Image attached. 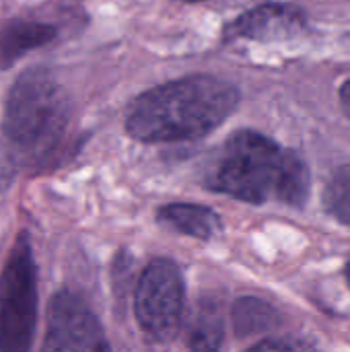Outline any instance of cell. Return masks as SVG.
Masks as SVG:
<instances>
[{
    "label": "cell",
    "instance_id": "2e32d148",
    "mask_svg": "<svg viewBox=\"0 0 350 352\" xmlns=\"http://www.w3.org/2000/svg\"><path fill=\"white\" fill-rule=\"evenodd\" d=\"M177 2H202V0H177Z\"/></svg>",
    "mask_w": 350,
    "mask_h": 352
},
{
    "label": "cell",
    "instance_id": "3957f363",
    "mask_svg": "<svg viewBox=\"0 0 350 352\" xmlns=\"http://www.w3.org/2000/svg\"><path fill=\"white\" fill-rule=\"evenodd\" d=\"M72 103L62 85L43 68L23 72L8 91L4 138L23 163L43 165L68 140Z\"/></svg>",
    "mask_w": 350,
    "mask_h": 352
},
{
    "label": "cell",
    "instance_id": "5bb4252c",
    "mask_svg": "<svg viewBox=\"0 0 350 352\" xmlns=\"http://www.w3.org/2000/svg\"><path fill=\"white\" fill-rule=\"evenodd\" d=\"M340 103H342L347 116H350V80H347L340 89Z\"/></svg>",
    "mask_w": 350,
    "mask_h": 352
},
{
    "label": "cell",
    "instance_id": "ba28073f",
    "mask_svg": "<svg viewBox=\"0 0 350 352\" xmlns=\"http://www.w3.org/2000/svg\"><path fill=\"white\" fill-rule=\"evenodd\" d=\"M58 35V29L41 21L14 19L0 25V70L10 68L27 52L47 45Z\"/></svg>",
    "mask_w": 350,
    "mask_h": 352
},
{
    "label": "cell",
    "instance_id": "30bf717a",
    "mask_svg": "<svg viewBox=\"0 0 350 352\" xmlns=\"http://www.w3.org/2000/svg\"><path fill=\"white\" fill-rule=\"evenodd\" d=\"M223 344V316L215 301L198 303L188 332V346L194 351H217Z\"/></svg>",
    "mask_w": 350,
    "mask_h": 352
},
{
    "label": "cell",
    "instance_id": "9c48e42d",
    "mask_svg": "<svg viewBox=\"0 0 350 352\" xmlns=\"http://www.w3.org/2000/svg\"><path fill=\"white\" fill-rule=\"evenodd\" d=\"M157 217L163 225L202 241H208L221 235L223 231L221 217L212 208L200 204H184V202L165 204L163 208H159Z\"/></svg>",
    "mask_w": 350,
    "mask_h": 352
},
{
    "label": "cell",
    "instance_id": "277c9868",
    "mask_svg": "<svg viewBox=\"0 0 350 352\" xmlns=\"http://www.w3.org/2000/svg\"><path fill=\"white\" fill-rule=\"evenodd\" d=\"M37 324V270L27 233H21L0 276V351L31 349Z\"/></svg>",
    "mask_w": 350,
    "mask_h": 352
},
{
    "label": "cell",
    "instance_id": "6da1fadb",
    "mask_svg": "<svg viewBox=\"0 0 350 352\" xmlns=\"http://www.w3.org/2000/svg\"><path fill=\"white\" fill-rule=\"evenodd\" d=\"M239 103L233 82L192 74L138 95L126 116V132L140 142H184L217 130Z\"/></svg>",
    "mask_w": 350,
    "mask_h": 352
},
{
    "label": "cell",
    "instance_id": "52a82bcc",
    "mask_svg": "<svg viewBox=\"0 0 350 352\" xmlns=\"http://www.w3.org/2000/svg\"><path fill=\"white\" fill-rule=\"evenodd\" d=\"M307 29V14L297 4H260L225 27V39L278 41L293 39Z\"/></svg>",
    "mask_w": 350,
    "mask_h": 352
},
{
    "label": "cell",
    "instance_id": "9a60e30c",
    "mask_svg": "<svg viewBox=\"0 0 350 352\" xmlns=\"http://www.w3.org/2000/svg\"><path fill=\"white\" fill-rule=\"evenodd\" d=\"M347 278H349V283H350V262H349V266H347Z\"/></svg>",
    "mask_w": 350,
    "mask_h": 352
},
{
    "label": "cell",
    "instance_id": "7c38bea8",
    "mask_svg": "<svg viewBox=\"0 0 350 352\" xmlns=\"http://www.w3.org/2000/svg\"><path fill=\"white\" fill-rule=\"evenodd\" d=\"M326 210L342 225L350 227V165L340 167L324 192Z\"/></svg>",
    "mask_w": 350,
    "mask_h": 352
},
{
    "label": "cell",
    "instance_id": "8992f818",
    "mask_svg": "<svg viewBox=\"0 0 350 352\" xmlns=\"http://www.w3.org/2000/svg\"><path fill=\"white\" fill-rule=\"evenodd\" d=\"M45 351H109L103 328L91 307L74 293L60 291L52 297L45 324Z\"/></svg>",
    "mask_w": 350,
    "mask_h": 352
},
{
    "label": "cell",
    "instance_id": "8fae6325",
    "mask_svg": "<svg viewBox=\"0 0 350 352\" xmlns=\"http://www.w3.org/2000/svg\"><path fill=\"white\" fill-rule=\"evenodd\" d=\"M278 324L276 311L264 303L262 299L243 297L233 307V326L239 338H245L250 334H260Z\"/></svg>",
    "mask_w": 350,
    "mask_h": 352
},
{
    "label": "cell",
    "instance_id": "7a4b0ae2",
    "mask_svg": "<svg viewBox=\"0 0 350 352\" xmlns=\"http://www.w3.org/2000/svg\"><path fill=\"white\" fill-rule=\"evenodd\" d=\"M210 190L250 202L301 208L307 202L311 175L307 163L272 138L239 130L227 138L208 173Z\"/></svg>",
    "mask_w": 350,
    "mask_h": 352
},
{
    "label": "cell",
    "instance_id": "4fadbf2b",
    "mask_svg": "<svg viewBox=\"0 0 350 352\" xmlns=\"http://www.w3.org/2000/svg\"><path fill=\"white\" fill-rule=\"evenodd\" d=\"M309 342H301L295 338H266L252 346V351H307Z\"/></svg>",
    "mask_w": 350,
    "mask_h": 352
},
{
    "label": "cell",
    "instance_id": "5b68a950",
    "mask_svg": "<svg viewBox=\"0 0 350 352\" xmlns=\"http://www.w3.org/2000/svg\"><path fill=\"white\" fill-rule=\"evenodd\" d=\"M134 316L153 342L165 344L177 336L184 318V280L171 260L157 258L142 270L134 293Z\"/></svg>",
    "mask_w": 350,
    "mask_h": 352
}]
</instances>
